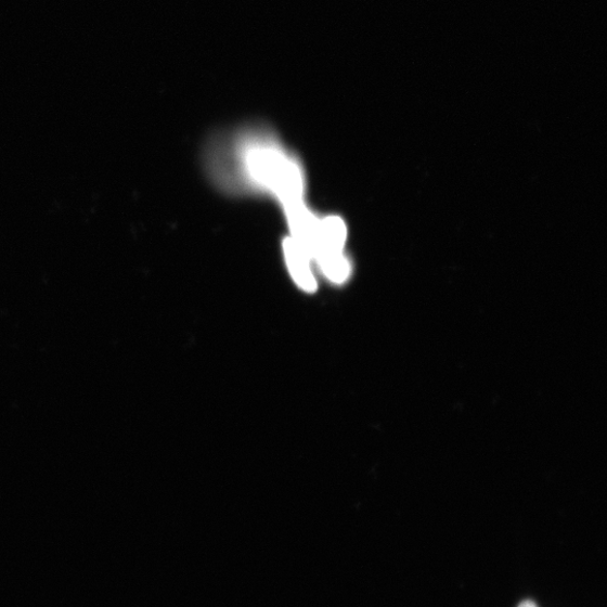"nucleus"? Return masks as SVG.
I'll list each match as a JSON object with an SVG mask.
<instances>
[{"label": "nucleus", "instance_id": "nucleus-2", "mask_svg": "<svg viewBox=\"0 0 607 607\" xmlns=\"http://www.w3.org/2000/svg\"><path fill=\"white\" fill-rule=\"evenodd\" d=\"M348 230L337 216L320 218L307 247L322 276L334 285H344L351 276V262L346 256Z\"/></svg>", "mask_w": 607, "mask_h": 607}, {"label": "nucleus", "instance_id": "nucleus-4", "mask_svg": "<svg viewBox=\"0 0 607 607\" xmlns=\"http://www.w3.org/2000/svg\"><path fill=\"white\" fill-rule=\"evenodd\" d=\"M519 607H538L535 603L531 600H525L520 604Z\"/></svg>", "mask_w": 607, "mask_h": 607}, {"label": "nucleus", "instance_id": "nucleus-1", "mask_svg": "<svg viewBox=\"0 0 607 607\" xmlns=\"http://www.w3.org/2000/svg\"><path fill=\"white\" fill-rule=\"evenodd\" d=\"M211 144L208 166L222 189L271 196L284 211L306 204V172L272 130L251 126Z\"/></svg>", "mask_w": 607, "mask_h": 607}, {"label": "nucleus", "instance_id": "nucleus-3", "mask_svg": "<svg viewBox=\"0 0 607 607\" xmlns=\"http://www.w3.org/2000/svg\"><path fill=\"white\" fill-rule=\"evenodd\" d=\"M285 262L295 284L304 292L312 294L318 289L314 263L310 254L292 236L283 242Z\"/></svg>", "mask_w": 607, "mask_h": 607}]
</instances>
